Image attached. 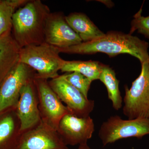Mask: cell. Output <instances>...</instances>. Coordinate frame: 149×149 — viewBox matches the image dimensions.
I'll use <instances>...</instances> for the list:
<instances>
[{"mask_svg": "<svg viewBox=\"0 0 149 149\" xmlns=\"http://www.w3.org/2000/svg\"><path fill=\"white\" fill-rule=\"evenodd\" d=\"M27 0H3L0 2V36L12 27V18L17 8L24 5Z\"/></svg>", "mask_w": 149, "mask_h": 149, "instance_id": "ac0fdd59", "label": "cell"}, {"mask_svg": "<svg viewBox=\"0 0 149 149\" xmlns=\"http://www.w3.org/2000/svg\"><path fill=\"white\" fill-rule=\"evenodd\" d=\"M95 131V124L91 116L78 117L69 113L62 118L57 131L66 145L74 146L87 143Z\"/></svg>", "mask_w": 149, "mask_h": 149, "instance_id": "9c48e42d", "label": "cell"}, {"mask_svg": "<svg viewBox=\"0 0 149 149\" xmlns=\"http://www.w3.org/2000/svg\"><path fill=\"white\" fill-rule=\"evenodd\" d=\"M45 42L59 49L72 47L83 42L69 26L65 16L60 13L50 14L46 21Z\"/></svg>", "mask_w": 149, "mask_h": 149, "instance_id": "7c38bea8", "label": "cell"}, {"mask_svg": "<svg viewBox=\"0 0 149 149\" xmlns=\"http://www.w3.org/2000/svg\"><path fill=\"white\" fill-rule=\"evenodd\" d=\"M102 65L99 62L93 61H65L61 70L62 72H79L93 81L99 80Z\"/></svg>", "mask_w": 149, "mask_h": 149, "instance_id": "e0dca14e", "label": "cell"}, {"mask_svg": "<svg viewBox=\"0 0 149 149\" xmlns=\"http://www.w3.org/2000/svg\"><path fill=\"white\" fill-rule=\"evenodd\" d=\"M65 19L69 26L84 42L96 40L105 34L85 14L73 13L65 16Z\"/></svg>", "mask_w": 149, "mask_h": 149, "instance_id": "9a60e30c", "label": "cell"}, {"mask_svg": "<svg viewBox=\"0 0 149 149\" xmlns=\"http://www.w3.org/2000/svg\"><path fill=\"white\" fill-rule=\"evenodd\" d=\"M59 48L44 42L21 48L19 62L36 72L35 77L51 79L58 76L65 61L60 56Z\"/></svg>", "mask_w": 149, "mask_h": 149, "instance_id": "3957f363", "label": "cell"}, {"mask_svg": "<svg viewBox=\"0 0 149 149\" xmlns=\"http://www.w3.org/2000/svg\"><path fill=\"white\" fill-rule=\"evenodd\" d=\"M51 13L40 0L28 1L17 10L12 18L13 37L20 47L45 42L46 21Z\"/></svg>", "mask_w": 149, "mask_h": 149, "instance_id": "7a4b0ae2", "label": "cell"}, {"mask_svg": "<svg viewBox=\"0 0 149 149\" xmlns=\"http://www.w3.org/2000/svg\"><path fill=\"white\" fill-rule=\"evenodd\" d=\"M21 134L15 107L0 113V149H15Z\"/></svg>", "mask_w": 149, "mask_h": 149, "instance_id": "4fadbf2b", "label": "cell"}, {"mask_svg": "<svg viewBox=\"0 0 149 149\" xmlns=\"http://www.w3.org/2000/svg\"><path fill=\"white\" fill-rule=\"evenodd\" d=\"M1 0H0V2H1Z\"/></svg>", "mask_w": 149, "mask_h": 149, "instance_id": "7402d4cb", "label": "cell"}, {"mask_svg": "<svg viewBox=\"0 0 149 149\" xmlns=\"http://www.w3.org/2000/svg\"><path fill=\"white\" fill-rule=\"evenodd\" d=\"M98 135L104 146L130 137L141 139L149 135V119L124 120L118 116H113L103 123Z\"/></svg>", "mask_w": 149, "mask_h": 149, "instance_id": "5b68a950", "label": "cell"}, {"mask_svg": "<svg viewBox=\"0 0 149 149\" xmlns=\"http://www.w3.org/2000/svg\"><path fill=\"white\" fill-rule=\"evenodd\" d=\"M61 77L80 91L88 98V93L92 81L83 74L77 72L65 73L61 75Z\"/></svg>", "mask_w": 149, "mask_h": 149, "instance_id": "d6986e66", "label": "cell"}, {"mask_svg": "<svg viewBox=\"0 0 149 149\" xmlns=\"http://www.w3.org/2000/svg\"><path fill=\"white\" fill-rule=\"evenodd\" d=\"M34 82L41 119L57 130L62 118L70 111L53 91L47 80L35 77Z\"/></svg>", "mask_w": 149, "mask_h": 149, "instance_id": "52a82bcc", "label": "cell"}, {"mask_svg": "<svg viewBox=\"0 0 149 149\" xmlns=\"http://www.w3.org/2000/svg\"><path fill=\"white\" fill-rule=\"evenodd\" d=\"M34 79L22 88L15 107V111L20 121L21 134L35 128L42 121Z\"/></svg>", "mask_w": 149, "mask_h": 149, "instance_id": "8fae6325", "label": "cell"}, {"mask_svg": "<svg viewBox=\"0 0 149 149\" xmlns=\"http://www.w3.org/2000/svg\"><path fill=\"white\" fill-rule=\"evenodd\" d=\"M77 149H91L88 146V144L85 143L79 145Z\"/></svg>", "mask_w": 149, "mask_h": 149, "instance_id": "44dd1931", "label": "cell"}, {"mask_svg": "<svg viewBox=\"0 0 149 149\" xmlns=\"http://www.w3.org/2000/svg\"><path fill=\"white\" fill-rule=\"evenodd\" d=\"M148 47V43L136 36L111 31L96 40L59 49L60 53L82 55L103 53L110 58L120 54H129L138 58L142 64L149 61Z\"/></svg>", "mask_w": 149, "mask_h": 149, "instance_id": "6da1fadb", "label": "cell"}, {"mask_svg": "<svg viewBox=\"0 0 149 149\" xmlns=\"http://www.w3.org/2000/svg\"><path fill=\"white\" fill-rule=\"evenodd\" d=\"M21 48L11 31L0 36V86L19 62Z\"/></svg>", "mask_w": 149, "mask_h": 149, "instance_id": "5bb4252c", "label": "cell"}, {"mask_svg": "<svg viewBox=\"0 0 149 149\" xmlns=\"http://www.w3.org/2000/svg\"><path fill=\"white\" fill-rule=\"evenodd\" d=\"M15 149H69L57 130L41 121L21 134Z\"/></svg>", "mask_w": 149, "mask_h": 149, "instance_id": "30bf717a", "label": "cell"}, {"mask_svg": "<svg viewBox=\"0 0 149 149\" xmlns=\"http://www.w3.org/2000/svg\"><path fill=\"white\" fill-rule=\"evenodd\" d=\"M141 66V74L130 89L125 86L123 112L128 119H149V61Z\"/></svg>", "mask_w": 149, "mask_h": 149, "instance_id": "277c9868", "label": "cell"}, {"mask_svg": "<svg viewBox=\"0 0 149 149\" xmlns=\"http://www.w3.org/2000/svg\"><path fill=\"white\" fill-rule=\"evenodd\" d=\"M36 72L27 65L19 62L0 86V113L15 107L22 88L35 78Z\"/></svg>", "mask_w": 149, "mask_h": 149, "instance_id": "8992f818", "label": "cell"}, {"mask_svg": "<svg viewBox=\"0 0 149 149\" xmlns=\"http://www.w3.org/2000/svg\"><path fill=\"white\" fill-rule=\"evenodd\" d=\"M142 6L140 10L133 16L134 19L131 23V29L129 34L132 35L136 30L138 33L143 35L149 39V15L145 17L142 15Z\"/></svg>", "mask_w": 149, "mask_h": 149, "instance_id": "ffe728a7", "label": "cell"}, {"mask_svg": "<svg viewBox=\"0 0 149 149\" xmlns=\"http://www.w3.org/2000/svg\"><path fill=\"white\" fill-rule=\"evenodd\" d=\"M48 83L60 100L66 105L70 113L78 117L90 116L95 107L94 101L85 97L61 75L51 79Z\"/></svg>", "mask_w": 149, "mask_h": 149, "instance_id": "ba28073f", "label": "cell"}, {"mask_svg": "<svg viewBox=\"0 0 149 149\" xmlns=\"http://www.w3.org/2000/svg\"><path fill=\"white\" fill-rule=\"evenodd\" d=\"M99 80L106 87L108 98L111 101L113 108L116 110L120 109L123 100L119 90V81L116 78L114 70L108 65L103 64Z\"/></svg>", "mask_w": 149, "mask_h": 149, "instance_id": "2e32d148", "label": "cell"}]
</instances>
